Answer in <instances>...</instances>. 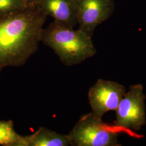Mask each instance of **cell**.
Segmentation results:
<instances>
[{
	"label": "cell",
	"instance_id": "5",
	"mask_svg": "<svg viewBox=\"0 0 146 146\" xmlns=\"http://www.w3.org/2000/svg\"><path fill=\"white\" fill-rule=\"evenodd\" d=\"M126 92L118 82L99 79L89 90V103L92 113L100 118L109 111H115Z\"/></svg>",
	"mask_w": 146,
	"mask_h": 146
},
{
	"label": "cell",
	"instance_id": "2",
	"mask_svg": "<svg viewBox=\"0 0 146 146\" xmlns=\"http://www.w3.org/2000/svg\"><path fill=\"white\" fill-rule=\"evenodd\" d=\"M41 42L52 48L67 67L78 64L96 53L92 37L57 21L43 29Z\"/></svg>",
	"mask_w": 146,
	"mask_h": 146
},
{
	"label": "cell",
	"instance_id": "11",
	"mask_svg": "<svg viewBox=\"0 0 146 146\" xmlns=\"http://www.w3.org/2000/svg\"><path fill=\"white\" fill-rule=\"evenodd\" d=\"M28 6H36L40 0H23Z\"/></svg>",
	"mask_w": 146,
	"mask_h": 146
},
{
	"label": "cell",
	"instance_id": "7",
	"mask_svg": "<svg viewBox=\"0 0 146 146\" xmlns=\"http://www.w3.org/2000/svg\"><path fill=\"white\" fill-rule=\"evenodd\" d=\"M36 6L54 21L73 28L78 25L76 0H40Z\"/></svg>",
	"mask_w": 146,
	"mask_h": 146
},
{
	"label": "cell",
	"instance_id": "3",
	"mask_svg": "<svg viewBox=\"0 0 146 146\" xmlns=\"http://www.w3.org/2000/svg\"><path fill=\"white\" fill-rule=\"evenodd\" d=\"M68 136L72 146H121L113 128L92 112L82 115Z\"/></svg>",
	"mask_w": 146,
	"mask_h": 146
},
{
	"label": "cell",
	"instance_id": "6",
	"mask_svg": "<svg viewBox=\"0 0 146 146\" xmlns=\"http://www.w3.org/2000/svg\"><path fill=\"white\" fill-rule=\"evenodd\" d=\"M78 29L90 37L96 28L107 20L115 9L114 0H76Z\"/></svg>",
	"mask_w": 146,
	"mask_h": 146
},
{
	"label": "cell",
	"instance_id": "9",
	"mask_svg": "<svg viewBox=\"0 0 146 146\" xmlns=\"http://www.w3.org/2000/svg\"><path fill=\"white\" fill-rule=\"evenodd\" d=\"M21 137L15 130L12 121H0V145L17 146Z\"/></svg>",
	"mask_w": 146,
	"mask_h": 146
},
{
	"label": "cell",
	"instance_id": "10",
	"mask_svg": "<svg viewBox=\"0 0 146 146\" xmlns=\"http://www.w3.org/2000/svg\"><path fill=\"white\" fill-rule=\"evenodd\" d=\"M28 7L23 0H0V19Z\"/></svg>",
	"mask_w": 146,
	"mask_h": 146
},
{
	"label": "cell",
	"instance_id": "8",
	"mask_svg": "<svg viewBox=\"0 0 146 146\" xmlns=\"http://www.w3.org/2000/svg\"><path fill=\"white\" fill-rule=\"evenodd\" d=\"M72 146L68 135L59 134L45 127H40L31 135L22 136L17 146Z\"/></svg>",
	"mask_w": 146,
	"mask_h": 146
},
{
	"label": "cell",
	"instance_id": "4",
	"mask_svg": "<svg viewBox=\"0 0 146 146\" xmlns=\"http://www.w3.org/2000/svg\"><path fill=\"white\" fill-rule=\"evenodd\" d=\"M146 98L141 84L131 86L115 110V126L137 131L145 125Z\"/></svg>",
	"mask_w": 146,
	"mask_h": 146
},
{
	"label": "cell",
	"instance_id": "1",
	"mask_svg": "<svg viewBox=\"0 0 146 146\" xmlns=\"http://www.w3.org/2000/svg\"><path fill=\"white\" fill-rule=\"evenodd\" d=\"M47 17L37 6H28L0 19V73L23 66L36 52Z\"/></svg>",
	"mask_w": 146,
	"mask_h": 146
}]
</instances>
